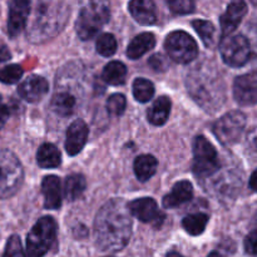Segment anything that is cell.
I'll return each instance as SVG.
<instances>
[{
    "label": "cell",
    "mask_w": 257,
    "mask_h": 257,
    "mask_svg": "<svg viewBox=\"0 0 257 257\" xmlns=\"http://www.w3.org/2000/svg\"><path fill=\"white\" fill-rule=\"evenodd\" d=\"M248 30L251 33V39H248V42H250L253 54V52L257 53V23H251L250 27H248Z\"/></svg>",
    "instance_id": "obj_38"
},
{
    "label": "cell",
    "mask_w": 257,
    "mask_h": 257,
    "mask_svg": "<svg viewBox=\"0 0 257 257\" xmlns=\"http://www.w3.org/2000/svg\"><path fill=\"white\" fill-rule=\"evenodd\" d=\"M155 94V87L152 82L145 78H137L133 82V95L141 103H146L152 99Z\"/></svg>",
    "instance_id": "obj_28"
},
{
    "label": "cell",
    "mask_w": 257,
    "mask_h": 257,
    "mask_svg": "<svg viewBox=\"0 0 257 257\" xmlns=\"http://www.w3.org/2000/svg\"><path fill=\"white\" fill-rule=\"evenodd\" d=\"M192 25H193V29L196 30V33L200 35L203 44H205L206 47L212 45L213 39H215V27L212 25V23L207 22V20L197 19V20H193Z\"/></svg>",
    "instance_id": "obj_29"
},
{
    "label": "cell",
    "mask_w": 257,
    "mask_h": 257,
    "mask_svg": "<svg viewBox=\"0 0 257 257\" xmlns=\"http://www.w3.org/2000/svg\"><path fill=\"white\" fill-rule=\"evenodd\" d=\"M220 53L223 62L233 68L243 67L252 57V49L248 38L242 34L223 37Z\"/></svg>",
    "instance_id": "obj_7"
},
{
    "label": "cell",
    "mask_w": 257,
    "mask_h": 257,
    "mask_svg": "<svg viewBox=\"0 0 257 257\" xmlns=\"http://www.w3.org/2000/svg\"><path fill=\"white\" fill-rule=\"evenodd\" d=\"M23 68L18 64H10L0 69V82L4 84H14L22 78Z\"/></svg>",
    "instance_id": "obj_31"
},
{
    "label": "cell",
    "mask_w": 257,
    "mask_h": 257,
    "mask_svg": "<svg viewBox=\"0 0 257 257\" xmlns=\"http://www.w3.org/2000/svg\"><path fill=\"white\" fill-rule=\"evenodd\" d=\"M117 50V40L112 34L99 35L97 39V52L99 53L102 57H112Z\"/></svg>",
    "instance_id": "obj_30"
},
{
    "label": "cell",
    "mask_w": 257,
    "mask_h": 257,
    "mask_svg": "<svg viewBox=\"0 0 257 257\" xmlns=\"http://www.w3.org/2000/svg\"><path fill=\"white\" fill-rule=\"evenodd\" d=\"M247 13V5L245 0H232L228 4L225 14L221 17V29H222V37L230 35L236 28L242 22L243 17Z\"/></svg>",
    "instance_id": "obj_14"
},
{
    "label": "cell",
    "mask_w": 257,
    "mask_h": 257,
    "mask_svg": "<svg viewBox=\"0 0 257 257\" xmlns=\"http://www.w3.org/2000/svg\"><path fill=\"white\" fill-rule=\"evenodd\" d=\"M165 48L168 57L176 63L187 64L196 59L198 54L197 43L190 34L182 30L173 32L166 38Z\"/></svg>",
    "instance_id": "obj_8"
},
{
    "label": "cell",
    "mask_w": 257,
    "mask_h": 257,
    "mask_svg": "<svg viewBox=\"0 0 257 257\" xmlns=\"http://www.w3.org/2000/svg\"><path fill=\"white\" fill-rule=\"evenodd\" d=\"M245 250L250 255L257 256V230L248 233L245 238Z\"/></svg>",
    "instance_id": "obj_36"
},
{
    "label": "cell",
    "mask_w": 257,
    "mask_h": 257,
    "mask_svg": "<svg viewBox=\"0 0 257 257\" xmlns=\"http://www.w3.org/2000/svg\"><path fill=\"white\" fill-rule=\"evenodd\" d=\"M57 237V223L52 217L44 216L33 226L27 237V253L33 257L45 255L52 248Z\"/></svg>",
    "instance_id": "obj_4"
},
{
    "label": "cell",
    "mask_w": 257,
    "mask_h": 257,
    "mask_svg": "<svg viewBox=\"0 0 257 257\" xmlns=\"http://www.w3.org/2000/svg\"><path fill=\"white\" fill-rule=\"evenodd\" d=\"M128 9L135 20L141 24L151 25L157 22V8L153 0H131Z\"/></svg>",
    "instance_id": "obj_17"
},
{
    "label": "cell",
    "mask_w": 257,
    "mask_h": 257,
    "mask_svg": "<svg viewBox=\"0 0 257 257\" xmlns=\"http://www.w3.org/2000/svg\"><path fill=\"white\" fill-rule=\"evenodd\" d=\"M233 97L240 105L257 103V72L238 75L233 82Z\"/></svg>",
    "instance_id": "obj_11"
},
{
    "label": "cell",
    "mask_w": 257,
    "mask_h": 257,
    "mask_svg": "<svg viewBox=\"0 0 257 257\" xmlns=\"http://www.w3.org/2000/svg\"><path fill=\"white\" fill-rule=\"evenodd\" d=\"M85 178L82 175H70L65 178L64 195L69 201H74L84 192Z\"/></svg>",
    "instance_id": "obj_27"
},
{
    "label": "cell",
    "mask_w": 257,
    "mask_h": 257,
    "mask_svg": "<svg viewBox=\"0 0 257 257\" xmlns=\"http://www.w3.org/2000/svg\"><path fill=\"white\" fill-rule=\"evenodd\" d=\"M75 104H77V99L73 94L68 92H60L54 94L52 98V109L55 114L60 115V117H68L72 114L75 109Z\"/></svg>",
    "instance_id": "obj_23"
},
{
    "label": "cell",
    "mask_w": 257,
    "mask_h": 257,
    "mask_svg": "<svg viewBox=\"0 0 257 257\" xmlns=\"http://www.w3.org/2000/svg\"><path fill=\"white\" fill-rule=\"evenodd\" d=\"M67 17L59 12H52L48 8L43 9L33 22L29 30V38L34 43H42L57 34L67 22Z\"/></svg>",
    "instance_id": "obj_9"
},
{
    "label": "cell",
    "mask_w": 257,
    "mask_h": 257,
    "mask_svg": "<svg viewBox=\"0 0 257 257\" xmlns=\"http://www.w3.org/2000/svg\"><path fill=\"white\" fill-rule=\"evenodd\" d=\"M157 167L158 162L152 155H142L136 158L133 170H135V173L138 180L146 182V181H148L155 175Z\"/></svg>",
    "instance_id": "obj_24"
},
{
    "label": "cell",
    "mask_w": 257,
    "mask_h": 257,
    "mask_svg": "<svg viewBox=\"0 0 257 257\" xmlns=\"http://www.w3.org/2000/svg\"><path fill=\"white\" fill-rule=\"evenodd\" d=\"M166 3L175 14H190L195 10L193 0H166Z\"/></svg>",
    "instance_id": "obj_34"
},
{
    "label": "cell",
    "mask_w": 257,
    "mask_h": 257,
    "mask_svg": "<svg viewBox=\"0 0 257 257\" xmlns=\"http://www.w3.org/2000/svg\"><path fill=\"white\" fill-rule=\"evenodd\" d=\"M193 173L198 178H207L220 168L217 151L202 136H197L193 142Z\"/></svg>",
    "instance_id": "obj_6"
},
{
    "label": "cell",
    "mask_w": 257,
    "mask_h": 257,
    "mask_svg": "<svg viewBox=\"0 0 257 257\" xmlns=\"http://www.w3.org/2000/svg\"><path fill=\"white\" fill-rule=\"evenodd\" d=\"M127 107V100L123 94H112L107 100V110L112 115H122Z\"/></svg>",
    "instance_id": "obj_32"
},
{
    "label": "cell",
    "mask_w": 257,
    "mask_h": 257,
    "mask_svg": "<svg viewBox=\"0 0 257 257\" xmlns=\"http://www.w3.org/2000/svg\"><path fill=\"white\" fill-rule=\"evenodd\" d=\"M5 256H23L24 251L22 247V241H20L19 236L14 235L9 238L7 243V247L4 251Z\"/></svg>",
    "instance_id": "obj_35"
},
{
    "label": "cell",
    "mask_w": 257,
    "mask_h": 257,
    "mask_svg": "<svg viewBox=\"0 0 257 257\" xmlns=\"http://www.w3.org/2000/svg\"><path fill=\"white\" fill-rule=\"evenodd\" d=\"M37 162L42 168H55L60 165V152L52 143H44L37 152Z\"/></svg>",
    "instance_id": "obj_22"
},
{
    "label": "cell",
    "mask_w": 257,
    "mask_h": 257,
    "mask_svg": "<svg viewBox=\"0 0 257 257\" xmlns=\"http://www.w3.org/2000/svg\"><path fill=\"white\" fill-rule=\"evenodd\" d=\"M156 44V38L152 33H142L133 38L127 48V55L131 59H140L143 54L152 49Z\"/></svg>",
    "instance_id": "obj_20"
},
{
    "label": "cell",
    "mask_w": 257,
    "mask_h": 257,
    "mask_svg": "<svg viewBox=\"0 0 257 257\" xmlns=\"http://www.w3.org/2000/svg\"><path fill=\"white\" fill-rule=\"evenodd\" d=\"M42 192L44 195V207L57 210L62 205V183L57 176H47L42 182Z\"/></svg>",
    "instance_id": "obj_18"
},
{
    "label": "cell",
    "mask_w": 257,
    "mask_h": 257,
    "mask_svg": "<svg viewBox=\"0 0 257 257\" xmlns=\"http://www.w3.org/2000/svg\"><path fill=\"white\" fill-rule=\"evenodd\" d=\"M148 63H150L151 67H152L155 70H157V72H163V70L167 69V67H168L167 60H166L165 57L161 54L152 55Z\"/></svg>",
    "instance_id": "obj_37"
},
{
    "label": "cell",
    "mask_w": 257,
    "mask_h": 257,
    "mask_svg": "<svg viewBox=\"0 0 257 257\" xmlns=\"http://www.w3.org/2000/svg\"><path fill=\"white\" fill-rule=\"evenodd\" d=\"M187 89L193 99L207 110H216L222 104L223 85L220 78L202 68H197L187 75Z\"/></svg>",
    "instance_id": "obj_2"
},
{
    "label": "cell",
    "mask_w": 257,
    "mask_h": 257,
    "mask_svg": "<svg viewBox=\"0 0 257 257\" xmlns=\"http://www.w3.org/2000/svg\"><path fill=\"white\" fill-rule=\"evenodd\" d=\"M10 59V52L7 47L2 45L0 47V63H4Z\"/></svg>",
    "instance_id": "obj_39"
},
{
    "label": "cell",
    "mask_w": 257,
    "mask_h": 257,
    "mask_svg": "<svg viewBox=\"0 0 257 257\" xmlns=\"http://www.w3.org/2000/svg\"><path fill=\"white\" fill-rule=\"evenodd\" d=\"M88 138V127L84 120L77 119L68 127L65 138V151L69 156H75L83 150Z\"/></svg>",
    "instance_id": "obj_16"
},
{
    "label": "cell",
    "mask_w": 257,
    "mask_h": 257,
    "mask_svg": "<svg viewBox=\"0 0 257 257\" xmlns=\"http://www.w3.org/2000/svg\"><path fill=\"white\" fill-rule=\"evenodd\" d=\"M132 213L123 200H110L105 203L94 220V238L104 252L123 250L132 235Z\"/></svg>",
    "instance_id": "obj_1"
},
{
    "label": "cell",
    "mask_w": 257,
    "mask_h": 257,
    "mask_svg": "<svg viewBox=\"0 0 257 257\" xmlns=\"http://www.w3.org/2000/svg\"><path fill=\"white\" fill-rule=\"evenodd\" d=\"M103 79L110 85H120L124 83L127 77V68L122 62L113 60L108 63L103 69Z\"/></svg>",
    "instance_id": "obj_25"
},
{
    "label": "cell",
    "mask_w": 257,
    "mask_h": 257,
    "mask_svg": "<svg viewBox=\"0 0 257 257\" xmlns=\"http://www.w3.org/2000/svg\"><path fill=\"white\" fill-rule=\"evenodd\" d=\"M30 14V0H10L9 18H8V33L15 38L22 33L27 25Z\"/></svg>",
    "instance_id": "obj_13"
},
{
    "label": "cell",
    "mask_w": 257,
    "mask_h": 257,
    "mask_svg": "<svg viewBox=\"0 0 257 257\" xmlns=\"http://www.w3.org/2000/svg\"><path fill=\"white\" fill-rule=\"evenodd\" d=\"M208 220L210 218L206 213H193V215H188L183 218L182 226L187 233L192 236H198L206 230Z\"/></svg>",
    "instance_id": "obj_26"
},
{
    "label": "cell",
    "mask_w": 257,
    "mask_h": 257,
    "mask_svg": "<svg viewBox=\"0 0 257 257\" xmlns=\"http://www.w3.org/2000/svg\"><path fill=\"white\" fill-rule=\"evenodd\" d=\"M193 196V188L188 181H180L173 186L172 191L163 198V206L167 208H175L188 202Z\"/></svg>",
    "instance_id": "obj_19"
},
{
    "label": "cell",
    "mask_w": 257,
    "mask_h": 257,
    "mask_svg": "<svg viewBox=\"0 0 257 257\" xmlns=\"http://www.w3.org/2000/svg\"><path fill=\"white\" fill-rule=\"evenodd\" d=\"M109 20V10L105 5L99 3H90L83 8L78 17L75 29L78 37L82 40H89L95 37L103 25Z\"/></svg>",
    "instance_id": "obj_5"
},
{
    "label": "cell",
    "mask_w": 257,
    "mask_h": 257,
    "mask_svg": "<svg viewBox=\"0 0 257 257\" xmlns=\"http://www.w3.org/2000/svg\"><path fill=\"white\" fill-rule=\"evenodd\" d=\"M252 142H253V146H255V147L257 148V132H256V135L253 136V140H252Z\"/></svg>",
    "instance_id": "obj_41"
},
{
    "label": "cell",
    "mask_w": 257,
    "mask_h": 257,
    "mask_svg": "<svg viewBox=\"0 0 257 257\" xmlns=\"http://www.w3.org/2000/svg\"><path fill=\"white\" fill-rule=\"evenodd\" d=\"M48 90H49V85H48L47 79L43 77H38V75L29 77L18 87V93L20 97L30 103L42 100Z\"/></svg>",
    "instance_id": "obj_15"
},
{
    "label": "cell",
    "mask_w": 257,
    "mask_h": 257,
    "mask_svg": "<svg viewBox=\"0 0 257 257\" xmlns=\"http://www.w3.org/2000/svg\"><path fill=\"white\" fill-rule=\"evenodd\" d=\"M19 107V103H17L15 100L10 99L9 102H5V100L3 99L2 95H0V130L4 127L5 123L8 122V119H9L13 114L17 113L18 108Z\"/></svg>",
    "instance_id": "obj_33"
},
{
    "label": "cell",
    "mask_w": 257,
    "mask_h": 257,
    "mask_svg": "<svg viewBox=\"0 0 257 257\" xmlns=\"http://www.w3.org/2000/svg\"><path fill=\"white\" fill-rule=\"evenodd\" d=\"M24 171L17 156L8 150H0V198H8L20 188Z\"/></svg>",
    "instance_id": "obj_3"
},
{
    "label": "cell",
    "mask_w": 257,
    "mask_h": 257,
    "mask_svg": "<svg viewBox=\"0 0 257 257\" xmlns=\"http://www.w3.org/2000/svg\"><path fill=\"white\" fill-rule=\"evenodd\" d=\"M250 187H251V190H253L255 192H257V170L252 173V176H251Z\"/></svg>",
    "instance_id": "obj_40"
},
{
    "label": "cell",
    "mask_w": 257,
    "mask_h": 257,
    "mask_svg": "<svg viewBox=\"0 0 257 257\" xmlns=\"http://www.w3.org/2000/svg\"><path fill=\"white\" fill-rule=\"evenodd\" d=\"M131 213L142 222H151L157 227L165 220V215L158 210L157 202L153 198L145 197L132 201L128 205Z\"/></svg>",
    "instance_id": "obj_12"
},
{
    "label": "cell",
    "mask_w": 257,
    "mask_h": 257,
    "mask_svg": "<svg viewBox=\"0 0 257 257\" xmlns=\"http://www.w3.org/2000/svg\"><path fill=\"white\" fill-rule=\"evenodd\" d=\"M171 112V100L170 98L162 95L158 97L152 104V107L148 109L147 118L151 124L153 125H163L167 122Z\"/></svg>",
    "instance_id": "obj_21"
},
{
    "label": "cell",
    "mask_w": 257,
    "mask_h": 257,
    "mask_svg": "<svg viewBox=\"0 0 257 257\" xmlns=\"http://www.w3.org/2000/svg\"><path fill=\"white\" fill-rule=\"evenodd\" d=\"M246 127V115L240 110H231L216 120L213 133L222 145L231 146L237 142Z\"/></svg>",
    "instance_id": "obj_10"
}]
</instances>
